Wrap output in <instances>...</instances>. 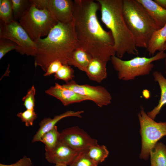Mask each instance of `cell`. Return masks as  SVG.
Returning <instances> with one entry per match:
<instances>
[{"label": "cell", "instance_id": "6da1fadb", "mask_svg": "<svg viewBox=\"0 0 166 166\" xmlns=\"http://www.w3.org/2000/svg\"><path fill=\"white\" fill-rule=\"evenodd\" d=\"M73 2V21L79 47L86 51L93 58L107 63L116 53L111 32L104 30L97 19L99 4L93 0Z\"/></svg>", "mask_w": 166, "mask_h": 166}, {"label": "cell", "instance_id": "7a4b0ae2", "mask_svg": "<svg viewBox=\"0 0 166 166\" xmlns=\"http://www.w3.org/2000/svg\"><path fill=\"white\" fill-rule=\"evenodd\" d=\"M35 42L37 51L34 57V65L45 72L55 61L68 65L73 52L79 47L73 20L67 24L58 22L47 36Z\"/></svg>", "mask_w": 166, "mask_h": 166}, {"label": "cell", "instance_id": "3957f363", "mask_svg": "<svg viewBox=\"0 0 166 166\" xmlns=\"http://www.w3.org/2000/svg\"><path fill=\"white\" fill-rule=\"evenodd\" d=\"M96 1L100 5L101 20L112 33L117 57L121 58L126 53L138 55L133 37L123 16V0Z\"/></svg>", "mask_w": 166, "mask_h": 166}, {"label": "cell", "instance_id": "277c9868", "mask_svg": "<svg viewBox=\"0 0 166 166\" xmlns=\"http://www.w3.org/2000/svg\"><path fill=\"white\" fill-rule=\"evenodd\" d=\"M122 11L136 47L147 49L154 33L160 28L137 0H123Z\"/></svg>", "mask_w": 166, "mask_h": 166}, {"label": "cell", "instance_id": "5b68a950", "mask_svg": "<svg viewBox=\"0 0 166 166\" xmlns=\"http://www.w3.org/2000/svg\"><path fill=\"white\" fill-rule=\"evenodd\" d=\"M18 21L34 42L47 36L58 22L47 10L39 8L31 3Z\"/></svg>", "mask_w": 166, "mask_h": 166}, {"label": "cell", "instance_id": "8992f818", "mask_svg": "<svg viewBox=\"0 0 166 166\" xmlns=\"http://www.w3.org/2000/svg\"><path fill=\"white\" fill-rule=\"evenodd\" d=\"M166 56L164 51H161L149 58L136 57L129 60H124L114 56L111 57L110 60L117 73L118 78L128 81L149 74L154 66L153 62L165 58Z\"/></svg>", "mask_w": 166, "mask_h": 166}, {"label": "cell", "instance_id": "52a82bcc", "mask_svg": "<svg viewBox=\"0 0 166 166\" xmlns=\"http://www.w3.org/2000/svg\"><path fill=\"white\" fill-rule=\"evenodd\" d=\"M138 116L142 138V148L140 157L146 160L158 141L166 135V122L155 121L148 116L143 108Z\"/></svg>", "mask_w": 166, "mask_h": 166}, {"label": "cell", "instance_id": "ba28073f", "mask_svg": "<svg viewBox=\"0 0 166 166\" xmlns=\"http://www.w3.org/2000/svg\"><path fill=\"white\" fill-rule=\"evenodd\" d=\"M9 39L18 46L17 51L22 55L35 57L37 51L35 42L30 37L18 21L6 24L0 20V38Z\"/></svg>", "mask_w": 166, "mask_h": 166}, {"label": "cell", "instance_id": "9c48e42d", "mask_svg": "<svg viewBox=\"0 0 166 166\" xmlns=\"http://www.w3.org/2000/svg\"><path fill=\"white\" fill-rule=\"evenodd\" d=\"M81 95L86 97L100 107L106 106L111 102L112 97L109 91L101 86L80 85L72 80L62 85Z\"/></svg>", "mask_w": 166, "mask_h": 166}, {"label": "cell", "instance_id": "30bf717a", "mask_svg": "<svg viewBox=\"0 0 166 166\" xmlns=\"http://www.w3.org/2000/svg\"><path fill=\"white\" fill-rule=\"evenodd\" d=\"M41 9L49 10L58 22L67 24L73 20V1L71 0H30Z\"/></svg>", "mask_w": 166, "mask_h": 166}, {"label": "cell", "instance_id": "8fae6325", "mask_svg": "<svg viewBox=\"0 0 166 166\" xmlns=\"http://www.w3.org/2000/svg\"><path fill=\"white\" fill-rule=\"evenodd\" d=\"M59 141L79 152L86 151L90 147L98 144L97 140L77 126L63 130L60 132Z\"/></svg>", "mask_w": 166, "mask_h": 166}, {"label": "cell", "instance_id": "7c38bea8", "mask_svg": "<svg viewBox=\"0 0 166 166\" xmlns=\"http://www.w3.org/2000/svg\"><path fill=\"white\" fill-rule=\"evenodd\" d=\"M59 141L52 151L45 152L46 160L49 163L56 164L69 165L79 152Z\"/></svg>", "mask_w": 166, "mask_h": 166}, {"label": "cell", "instance_id": "4fadbf2b", "mask_svg": "<svg viewBox=\"0 0 166 166\" xmlns=\"http://www.w3.org/2000/svg\"><path fill=\"white\" fill-rule=\"evenodd\" d=\"M45 93L60 101L65 106L89 100L86 97L77 93L57 83L46 90Z\"/></svg>", "mask_w": 166, "mask_h": 166}, {"label": "cell", "instance_id": "5bb4252c", "mask_svg": "<svg viewBox=\"0 0 166 166\" xmlns=\"http://www.w3.org/2000/svg\"><path fill=\"white\" fill-rule=\"evenodd\" d=\"M84 112L83 110L74 111L69 110L60 114L55 115L53 118L50 117L44 118L40 123L39 128L33 137L32 142L40 141L42 136L53 128L56 124L62 119L70 117L81 118L82 117L81 114Z\"/></svg>", "mask_w": 166, "mask_h": 166}, {"label": "cell", "instance_id": "9a60e30c", "mask_svg": "<svg viewBox=\"0 0 166 166\" xmlns=\"http://www.w3.org/2000/svg\"><path fill=\"white\" fill-rule=\"evenodd\" d=\"M144 7L156 24L161 28L166 24V10L154 0H137Z\"/></svg>", "mask_w": 166, "mask_h": 166}, {"label": "cell", "instance_id": "2e32d148", "mask_svg": "<svg viewBox=\"0 0 166 166\" xmlns=\"http://www.w3.org/2000/svg\"><path fill=\"white\" fill-rule=\"evenodd\" d=\"M107 63L97 58H92L85 72L91 81L101 83L107 77Z\"/></svg>", "mask_w": 166, "mask_h": 166}, {"label": "cell", "instance_id": "e0dca14e", "mask_svg": "<svg viewBox=\"0 0 166 166\" xmlns=\"http://www.w3.org/2000/svg\"><path fill=\"white\" fill-rule=\"evenodd\" d=\"M152 76L154 81L158 83L160 90V97L157 105L147 113L149 117L154 120L162 108L166 104V78L160 72L157 71L153 72Z\"/></svg>", "mask_w": 166, "mask_h": 166}, {"label": "cell", "instance_id": "ac0fdd59", "mask_svg": "<svg viewBox=\"0 0 166 166\" xmlns=\"http://www.w3.org/2000/svg\"><path fill=\"white\" fill-rule=\"evenodd\" d=\"M166 42V24L153 34L147 48L149 55L154 56L157 51H164Z\"/></svg>", "mask_w": 166, "mask_h": 166}, {"label": "cell", "instance_id": "d6986e66", "mask_svg": "<svg viewBox=\"0 0 166 166\" xmlns=\"http://www.w3.org/2000/svg\"><path fill=\"white\" fill-rule=\"evenodd\" d=\"M92 56L83 49L78 47L72 53L68 65L85 72L92 58Z\"/></svg>", "mask_w": 166, "mask_h": 166}, {"label": "cell", "instance_id": "ffe728a7", "mask_svg": "<svg viewBox=\"0 0 166 166\" xmlns=\"http://www.w3.org/2000/svg\"><path fill=\"white\" fill-rule=\"evenodd\" d=\"M151 166H166V146L157 143L150 152Z\"/></svg>", "mask_w": 166, "mask_h": 166}, {"label": "cell", "instance_id": "44dd1931", "mask_svg": "<svg viewBox=\"0 0 166 166\" xmlns=\"http://www.w3.org/2000/svg\"><path fill=\"white\" fill-rule=\"evenodd\" d=\"M60 135L56 125L42 136L40 141L45 144V152L51 151L55 148L59 141Z\"/></svg>", "mask_w": 166, "mask_h": 166}, {"label": "cell", "instance_id": "7402d4cb", "mask_svg": "<svg viewBox=\"0 0 166 166\" xmlns=\"http://www.w3.org/2000/svg\"><path fill=\"white\" fill-rule=\"evenodd\" d=\"M86 152L89 157L98 164L104 161L109 153L105 146L98 144L90 147Z\"/></svg>", "mask_w": 166, "mask_h": 166}, {"label": "cell", "instance_id": "603a6c76", "mask_svg": "<svg viewBox=\"0 0 166 166\" xmlns=\"http://www.w3.org/2000/svg\"><path fill=\"white\" fill-rule=\"evenodd\" d=\"M14 21H18L31 4L28 0H10Z\"/></svg>", "mask_w": 166, "mask_h": 166}, {"label": "cell", "instance_id": "cb8c5ba5", "mask_svg": "<svg viewBox=\"0 0 166 166\" xmlns=\"http://www.w3.org/2000/svg\"><path fill=\"white\" fill-rule=\"evenodd\" d=\"M0 19L6 24L14 20L10 0H0Z\"/></svg>", "mask_w": 166, "mask_h": 166}, {"label": "cell", "instance_id": "d4e9b609", "mask_svg": "<svg viewBox=\"0 0 166 166\" xmlns=\"http://www.w3.org/2000/svg\"><path fill=\"white\" fill-rule=\"evenodd\" d=\"M74 71L70 65L62 64L57 72L54 74L55 79L63 80L67 83L73 80Z\"/></svg>", "mask_w": 166, "mask_h": 166}, {"label": "cell", "instance_id": "484cf974", "mask_svg": "<svg viewBox=\"0 0 166 166\" xmlns=\"http://www.w3.org/2000/svg\"><path fill=\"white\" fill-rule=\"evenodd\" d=\"M98 164L90 158L86 151L80 152L69 166H97Z\"/></svg>", "mask_w": 166, "mask_h": 166}, {"label": "cell", "instance_id": "4316f807", "mask_svg": "<svg viewBox=\"0 0 166 166\" xmlns=\"http://www.w3.org/2000/svg\"><path fill=\"white\" fill-rule=\"evenodd\" d=\"M18 46L12 41L5 38H0V59L8 52L13 50L16 51Z\"/></svg>", "mask_w": 166, "mask_h": 166}, {"label": "cell", "instance_id": "83f0119b", "mask_svg": "<svg viewBox=\"0 0 166 166\" xmlns=\"http://www.w3.org/2000/svg\"><path fill=\"white\" fill-rule=\"evenodd\" d=\"M17 116L25 123L26 126L29 127L33 126L37 114L34 110L26 109L23 112L18 113Z\"/></svg>", "mask_w": 166, "mask_h": 166}, {"label": "cell", "instance_id": "f1b7e54d", "mask_svg": "<svg viewBox=\"0 0 166 166\" xmlns=\"http://www.w3.org/2000/svg\"><path fill=\"white\" fill-rule=\"evenodd\" d=\"M36 89L34 85L28 90L26 95L23 97V105L26 109L34 110Z\"/></svg>", "mask_w": 166, "mask_h": 166}, {"label": "cell", "instance_id": "f546056e", "mask_svg": "<svg viewBox=\"0 0 166 166\" xmlns=\"http://www.w3.org/2000/svg\"><path fill=\"white\" fill-rule=\"evenodd\" d=\"M62 65L61 62L59 60L54 61L51 63L48 66L45 73L44 74L45 77L56 73Z\"/></svg>", "mask_w": 166, "mask_h": 166}, {"label": "cell", "instance_id": "4dcf8cb0", "mask_svg": "<svg viewBox=\"0 0 166 166\" xmlns=\"http://www.w3.org/2000/svg\"><path fill=\"white\" fill-rule=\"evenodd\" d=\"M32 165L31 160L26 156H24L15 163L11 164H0V166H31Z\"/></svg>", "mask_w": 166, "mask_h": 166}, {"label": "cell", "instance_id": "1f68e13d", "mask_svg": "<svg viewBox=\"0 0 166 166\" xmlns=\"http://www.w3.org/2000/svg\"><path fill=\"white\" fill-rule=\"evenodd\" d=\"M157 3L166 10V0H154Z\"/></svg>", "mask_w": 166, "mask_h": 166}, {"label": "cell", "instance_id": "d6a6232c", "mask_svg": "<svg viewBox=\"0 0 166 166\" xmlns=\"http://www.w3.org/2000/svg\"><path fill=\"white\" fill-rule=\"evenodd\" d=\"M165 73L166 76V56L165 58Z\"/></svg>", "mask_w": 166, "mask_h": 166}, {"label": "cell", "instance_id": "836d02e7", "mask_svg": "<svg viewBox=\"0 0 166 166\" xmlns=\"http://www.w3.org/2000/svg\"><path fill=\"white\" fill-rule=\"evenodd\" d=\"M55 166H68L66 165H62V164H56Z\"/></svg>", "mask_w": 166, "mask_h": 166}, {"label": "cell", "instance_id": "e575fe53", "mask_svg": "<svg viewBox=\"0 0 166 166\" xmlns=\"http://www.w3.org/2000/svg\"><path fill=\"white\" fill-rule=\"evenodd\" d=\"M165 50H166V42L165 43V46L164 47V50L165 51Z\"/></svg>", "mask_w": 166, "mask_h": 166}, {"label": "cell", "instance_id": "d590c367", "mask_svg": "<svg viewBox=\"0 0 166 166\" xmlns=\"http://www.w3.org/2000/svg\"><path fill=\"white\" fill-rule=\"evenodd\" d=\"M31 166H34V165H32Z\"/></svg>", "mask_w": 166, "mask_h": 166}]
</instances>
